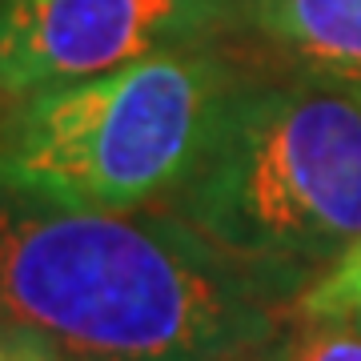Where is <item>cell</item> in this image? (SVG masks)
<instances>
[{
    "label": "cell",
    "instance_id": "1",
    "mask_svg": "<svg viewBox=\"0 0 361 361\" xmlns=\"http://www.w3.org/2000/svg\"><path fill=\"white\" fill-rule=\"evenodd\" d=\"M289 297L173 209L97 213L0 189V317L61 361H241Z\"/></svg>",
    "mask_w": 361,
    "mask_h": 361
},
{
    "label": "cell",
    "instance_id": "2",
    "mask_svg": "<svg viewBox=\"0 0 361 361\" xmlns=\"http://www.w3.org/2000/svg\"><path fill=\"white\" fill-rule=\"evenodd\" d=\"M169 209L297 305L361 241V92L241 68Z\"/></svg>",
    "mask_w": 361,
    "mask_h": 361
},
{
    "label": "cell",
    "instance_id": "3",
    "mask_svg": "<svg viewBox=\"0 0 361 361\" xmlns=\"http://www.w3.org/2000/svg\"><path fill=\"white\" fill-rule=\"evenodd\" d=\"M237 77L217 40L28 92L0 125V189L97 213L157 209L189 180Z\"/></svg>",
    "mask_w": 361,
    "mask_h": 361
},
{
    "label": "cell",
    "instance_id": "4",
    "mask_svg": "<svg viewBox=\"0 0 361 361\" xmlns=\"http://www.w3.org/2000/svg\"><path fill=\"white\" fill-rule=\"evenodd\" d=\"M233 37H241V0H0V61L16 101Z\"/></svg>",
    "mask_w": 361,
    "mask_h": 361
},
{
    "label": "cell",
    "instance_id": "5",
    "mask_svg": "<svg viewBox=\"0 0 361 361\" xmlns=\"http://www.w3.org/2000/svg\"><path fill=\"white\" fill-rule=\"evenodd\" d=\"M241 37L273 68L361 92V0H241Z\"/></svg>",
    "mask_w": 361,
    "mask_h": 361
},
{
    "label": "cell",
    "instance_id": "6",
    "mask_svg": "<svg viewBox=\"0 0 361 361\" xmlns=\"http://www.w3.org/2000/svg\"><path fill=\"white\" fill-rule=\"evenodd\" d=\"M265 361H361V325L297 317L265 349Z\"/></svg>",
    "mask_w": 361,
    "mask_h": 361
},
{
    "label": "cell",
    "instance_id": "7",
    "mask_svg": "<svg viewBox=\"0 0 361 361\" xmlns=\"http://www.w3.org/2000/svg\"><path fill=\"white\" fill-rule=\"evenodd\" d=\"M297 317L361 325V241L297 297Z\"/></svg>",
    "mask_w": 361,
    "mask_h": 361
},
{
    "label": "cell",
    "instance_id": "8",
    "mask_svg": "<svg viewBox=\"0 0 361 361\" xmlns=\"http://www.w3.org/2000/svg\"><path fill=\"white\" fill-rule=\"evenodd\" d=\"M56 357V349L49 341H40L37 334H28L25 325L0 317V361H40Z\"/></svg>",
    "mask_w": 361,
    "mask_h": 361
},
{
    "label": "cell",
    "instance_id": "9",
    "mask_svg": "<svg viewBox=\"0 0 361 361\" xmlns=\"http://www.w3.org/2000/svg\"><path fill=\"white\" fill-rule=\"evenodd\" d=\"M13 104H16V97H13V89H8V77H4V61H0V125H4V116L13 113Z\"/></svg>",
    "mask_w": 361,
    "mask_h": 361
},
{
    "label": "cell",
    "instance_id": "10",
    "mask_svg": "<svg viewBox=\"0 0 361 361\" xmlns=\"http://www.w3.org/2000/svg\"><path fill=\"white\" fill-rule=\"evenodd\" d=\"M241 361H265V353H253V357H241Z\"/></svg>",
    "mask_w": 361,
    "mask_h": 361
},
{
    "label": "cell",
    "instance_id": "11",
    "mask_svg": "<svg viewBox=\"0 0 361 361\" xmlns=\"http://www.w3.org/2000/svg\"><path fill=\"white\" fill-rule=\"evenodd\" d=\"M40 361H61V357H40Z\"/></svg>",
    "mask_w": 361,
    "mask_h": 361
}]
</instances>
